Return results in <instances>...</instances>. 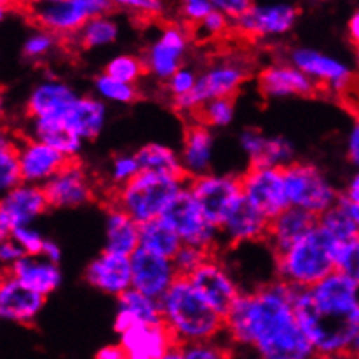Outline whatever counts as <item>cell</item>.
<instances>
[{
    "instance_id": "cell-47",
    "label": "cell",
    "mask_w": 359,
    "mask_h": 359,
    "mask_svg": "<svg viewBox=\"0 0 359 359\" xmlns=\"http://www.w3.org/2000/svg\"><path fill=\"white\" fill-rule=\"evenodd\" d=\"M197 77H199V74L190 67L180 68L177 74L166 82V91L171 96V102L189 96L196 89Z\"/></svg>"
},
{
    "instance_id": "cell-30",
    "label": "cell",
    "mask_w": 359,
    "mask_h": 359,
    "mask_svg": "<svg viewBox=\"0 0 359 359\" xmlns=\"http://www.w3.org/2000/svg\"><path fill=\"white\" fill-rule=\"evenodd\" d=\"M107 122V105L98 96L82 95L68 112L63 124L82 142L98 138Z\"/></svg>"
},
{
    "instance_id": "cell-27",
    "label": "cell",
    "mask_w": 359,
    "mask_h": 359,
    "mask_svg": "<svg viewBox=\"0 0 359 359\" xmlns=\"http://www.w3.org/2000/svg\"><path fill=\"white\" fill-rule=\"evenodd\" d=\"M319 218L299 208L290 206L276 218H272L269 225L267 244L272 248L274 255H281L295 246L302 238L309 234L318 225Z\"/></svg>"
},
{
    "instance_id": "cell-21",
    "label": "cell",
    "mask_w": 359,
    "mask_h": 359,
    "mask_svg": "<svg viewBox=\"0 0 359 359\" xmlns=\"http://www.w3.org/2000/svg\"><path fill=\"white\" fill-rule=\"evenodd\" d=\"M271 218L265 217L250 201L241 197L224 224L220 225L222 244L241 246V244L260 243L267 239Z\"/></svg>"
},
{
    "instance_id": "cell-31",
    "label": "cell",
    "mask_w": 359,
    "mask_h": 359,
    "mask_svg": "<svg viewBox=\"0 0 359 359\" xmlns=\"http://www.w3.org/2000/svg\"><path fill=\"white\" fill-rule=\"evenodd\" d=\"M140 229L138 222L116 204H110L105 215V251L131 257L140 248Z\"/></svg>"
},
{
    "instance_id": "cell-8",
    "label": "cell",
    "mask_w": 359,
    "mask_h": 359,
    "mask_svg": "<svg viewBox=\"0 0 359 359\" xmlns=\"http://www.w3.org/2000/svg\"><path fill=\"white\" fill-rule=\"evenodd\" d=\"M285 182L290 206L307 211L316 218L332 210L342 196L325 171L314 163L295 161L290 164L285 168Z\"/></svg>"
},
{
    "instance_id": "cell-37",
    "label": "cell",
    "mask_w": 359,
    "mask_h": 359,
    "mask_svg": "<svg viewBox=\"0 0 359 359\" xmlns=\"http://www.w3.org/2000/svg\"><path fill=\"white\" fill-rule=\"evenodd\" d=\"M21 183H23V178H21L18 140L6 133L2 135V142H0V189L6 194L20 187Z\"/></svg>"
},
{
    "instance_id": "cell-62",
    "label": "cell",
    "mask_w": 359,
    "mask_h": 359,
    "mask_svg": "<svg viewBox=\"0 0 359 359\" xmlns=\"http://www.w3.org/2000/svg\"><path fill=\"white\" fill-rule=\"evenodd\" d=\"M358 224H359V208H358Z\"/></svg>"
},
{
    "instance_id": "cell-6",
    "label": "cell",
    "mask_w": 359,
    "mask_h": 359,
    "mask_svg": "<svg viewBox=\"0 0 359 359\" xmlns=\"http://www.w3.org/2000/svg\"><path fill=\"white\" fill-rule=\"evenodd\" d=\"M250 75L251 63L246 60V56L238 55V53L220 56L201 72L196 89L189 96L171 102L173 109L180 114L196 116L201 107L206 105L208 102L222 98L234 100Z\"/></svg>"
},
{
    "instance_id": "cell-60",
    "label": "cell",
    "mask_w": 359,
    "mask_h": 359,
    "mask_svg": "<svg viewBox=\"0 0 359 359\" xmlns=\"http://www.w3.org/2000/svg\"><path fill=\"white\" fill-rule=\"evenodd\" d=\"M314 359H358L353 353L346 354H316Z\"/></svg>"
},
{
    "instance_id": "cell-24",
    "label": "cell",
    "mask_w": 359,
    "mask_h": 359,
    "mask_svg": "<svg viewBox=\"0 0 359 359\" xmlns=\"http://www.w3.org/2000/svg\"><path fill=\"white\" fill-rule=\"evenodd\" d=\"M46 297L27 288L11 274H4L0 283V316L4 321L16 325H34L44 309Z\"/></svg>"
},
{
    "instance_id": "cell-16",
    "label": "cell",
    "mask_w": 359,
    "mask_h": 359,
    "mask_svg": "<svg viewBox=\"0 0 359 359\" xmlns=\"http://www.w3.org/2000/svg\"><path fill=\"white\" fill-rule=\"evenodd\" d=\"M49 201L44 187L21 183L16 189L4 194L0 203V236L11 238L16 227H27L48 211Z\"/></svg>"
},
{
    "instance_id": "cell-29",
    "label": "cell",
    "mask_w": 359,
    "mask_h": 359,
    "mask_svg": "<svg viewBox=\"0 0 359 359\" xmlns=\"http://www.w3.org/2000/svg\"><path fill=\"white\" fill-rule=\"evenodd\" d=\"M161 323H163V312H161L159 300L150 299L133 288L117 299L114 326L119 335L133 326L161 325Z\"/></svg>"
},
{
    "instance_id": "cell-28",
    "label": "cell",
    "mask_w": 359,
    "mask_h": 359,
    "mask_svg": "<svg viewBox=\"0 0 359 359\" xmlns=\"http://www.w3.org/2000/svg\"><path fill=\"white\" fill-rule=\"evenodd\" d=\"M6 272L42 297L56 292L63 279L58 264H53L44 257H28V255L16 262L13 267L6 269Z\"/></svg>"
},
{
    "instance_id": "cell-59",
    "label": "cell",
    "mask_w": 359,
    "mask_h": 359,
    "mask_svg": "<svg viewBox=\"0 0 359 359\" xmlns=\"http://www.w3.org/2000/svg\"><path fill=\"white\" fill-rule=\"evenodd\" d=\"M347 35H349V41L353 42L354 48L359 49V9L347 21Z\"/></svg>"
},
{
    "instance_id": "cell-10",
    "label": "cell",
    "mask_w": 359,
    "mask_h": 359,
    "mask_svg": "<svg viewBox=\"0 0 359 359\" xmlns=\"http://www.w3.org/2000/svg\"><path fill=\"white\" fill-rule=\"evenodd\" d=\"M290 63L304 72L319 93L337 95L347 102L358 86V75L351 70L346 61L311 48H297L290 53Z\"/></svg>"
},
{
    "instance_id": "cell-55",
    "label": "cell",
    "mask_w": 359,
    "mask_h": 359,
    "mask_svg": "<svg viewBox=\"0 0 359 359\" xmlns=\"http://www.w3.org/2000/svg\"><path fill=\"white\" fill-rule=\"evenodd\" d=\"M346 152L349 163L359 170V116L354 117L353 126L349 129V135H347Z\"/></svg>"
},
{
    "instance_id": "cell-23",
    "label": "cell",
    "mask_w": 359,
    "mask_h": 359,
    "mask_svg": "<svg viewBox=\"0 0 359 359\" xmlns=\"http://www.w3.org/2000/svg\"><path fill=\"white\" fill-rule=\"evenodd\" d=\"M84 279L98 292L119 299L133 286L131 260L129 257L103 251L95 260L89 262L84 271Z\"/></svg>"
},
{
    "instance_id": "cell-1",
    "label": "cell",
    "mask_w": 359,
    "mask_h": 359,
    "mask_svg": "<svg viewBox=\"0 0 359 359\" xmlns=\"http://www.w3.org/2000/svg\"><path fill=\"white\" fill-rule=\"evenodd\" d=\"M297 290L271 279L239 297L225 316V337L260 359H314L316 351L295 314Z\"/></svg>"
},
{
    "instance_id": "cell-41",
    "label": "cell",
    "mask_w": 359,
    "mask_h": 359,
    "mask_svg": "<svg viewBox=\"0 0 359 359\" xmlns=\"http://www.w3.org/2000/svg\"><path fill=\"white\" fill-rule=\"evenodd\" d=\"M105 74L126 84L136 86V82L147 74V70L142 56L119 55L105 65Z\"/></svg>"
},
{
    "instance_id": "cell-9",
    "label": "cell",
    "mask_w": 359,
    "mask_h": 359,
    "mask_svg": "<svg viewBox=\"0 0 359 359\" xmlns=\"http://www.w3.org/2000/svg\"><path fill=\"white\" fill-rule=\"evenodd\" d=\"M161 218L177 232L183 244L197 246L213 255L222 244L220 229L208 220L189 185L175 197Z\"/></svg>"
},
{
    "instance_id": "cell-52",
    "label": "cell",
    "mask_w": 359,
    "mask_h": 359,
    "mask_svg": "<svg viewBox=\"0 0 359 359\" xmlns=\"http://www.w3.org/2000/svg\"><path fill=\"white\" fill-rule=\"evenodd\" d=\"M116 6H119L122 11L136 14L142 20H157L166 11V6L159 0H121Z\"/></svg>"
},
{
    "instance_id": "cell-53",
    "label": "cell",
    "mask_w": 359,
    "mask_h": 359,
    "mask_svg": "<svg viewBox=\"0 0 359 359\" xmlns=\"http://www.w3.org/2000/svg\"><path fill=\"white\" fill-rule=\"evenodd\" d=\"M213 4H215V9L224 13L232 23L241 20V18L250 11V7L253 6V4L248 2V0H215Z\"/></svg>"
},
{
    "instance_id": "cell-58",
    "label": "cell",
    "mask_w": 359,
    "mask_h": 359,
    "mask_svg": "<svg viewBox=\"0 0 359 359\" xmlns=\"http://www.w3.org/2000/svg\"><path fill=\"white\" fill-rule=\"evenodd\" d=\"M95 359H128V356H126L124 349L117 344V346H107L100 349Z\"/></svg>"
},
{
    "instance_id": "cell-7",
    "label": "cell",
    "mask_w": 359,
    "mask_h": 359,
    "mask_svg": "<svg viewBox=\"0 0 359 359\" xmlns=\"http://www.w3.org/2000/svg\"><path fill=\"white\" fill-rule=\"evenodd\" d=\"M114 4L109 0H44L28 7V16L42 30L72 39L93 18L110 14Z\"/></svg>"
},
{
    "instance_id": "cell-17",
    "label": "cell",
    "mask_w": 359,
    "mask_h": 359,
    "mask_svg": "<svg viewBox=\"0 0 359 359\" xmlns=\"http://www.w3.org/2000/svg\"><path fill=\"white\" fill-rule=\"evenodd\" d=\"M49 206L56 210H74L95 199V183L81 161H68L67 166L44 185Z\"/></svg>"
},
{
    "instance_id": "cell-4",
    "label": "cell",
    "mask_w": 359,
    "mask_h": 359,
    "mask_svg": "<svg viewBox=\"0 0 359 359\" xmlns=\"http://www.w3.org/2000/svg\"><path fill=\"white\" fill-rule=\"evenodd\" d=\"M342 244L321 225H316L295 246L276 255V279L295 290H309L337 271V258Z\"/></svg>"
},
{
    "instance_id": "cell-39",
    "label": "cell",
    "mask_w": 359,
    "mask_h": 359,
    "mask_svg": "<svg viewBox=\"0 0 359 359\" xmlns=\"http://www.w3.org/2000/svg\"><path fill=\"white\" fill-rule=\"evenodd\" d=\"M197 122L204 124L206 128H227L232 124L236 117V103L232 98H222L208 102L194 116Z\"/></svg>"
},
{
    "instance_id": "cell-42",
    "label": "cell",
    "mask_w": 359,
    "mask_h": 359,
    "mask_svg": "<svg viewBox=\"0 0 359 359\" xmlns=\"http://www.w3.org/2000/svg\"><path fill=\"white\" fill-rule=\"evenodd\" d=\"M142 173V166L138 163L136 154H119L109 164V183L112 187V194L133 182Z\"/></svg>"
},
{
    "instance_id": "cell-18",
    "label": "cell",
    "mask_w": 359,
    "mask_h": 359,
    "mask_svg": "<svg viewBox=\"0 0 359 359\" xmlns=\"http://www.w3.org/2000/svg\"><path fill=\"white\" fill-rule=\"evenodd\" d=\"M129 260H131V288L154 300L163 299L180 278L173 260L150 253L143 248H138L129 257Z\"/></svg>"
},
{
    "instance_id": "cell-63",
    "label": "cell",
    "mask_w": 359,
    "mask_h": 359,
    "mask_svg": "<svg viewBox=\"0 0 359 359\" xmlns=\"http://www.w3.org/2000/svg\"><path fill=\"white\" fill-rule=\"evenodd\" d=\"M356 53H358V60H359V49H356Z\"/></svg>"
},
{
    "instance_id": "cell-20",
    "label": "cell",
    "mask_w": 359,
    "mask_h": 359,
    "mask_svg": "<svg viewBox=\"0 0 359 359\" xmlns=\"http://www.w3.org/2000/svg\"><path fill=\"white\" fill-rule=\"evenodd\" d=\"M79 95L70 84L60 79H44L32 89L27 100V116L30 121L61 122L77 102Z\"/></svg>"
},
{
    "instance_id": "cell-57",
    "label": "cell",
    "mask_w": 359,
    "mask_h": 359,
    "mask_svg": "<svg viewBox=\"0 0 359 359\" xmlns=\"http://www.w3.org/2000/svg\"><path fill=\"white\" fill-rule=\"evenodd\" d=\"M342 196L346 197L349 203H353L354 206L359 208V171L347 182V187L346 190H344Z\"/></svg>"
},
{
    "instance_id": "cell-46",
    "label": "cell",
    "mask_w": 359,
    "mask_h": 359,
    "mask_svg": "<svg viewBox=\"0 0 359 359\" xmlns=\"http://www.w3.org/2000/svg\"><path fill=\"white\" fill-rule=\"evenodd\" d=\"M269 136L258 129H244L239 135V147L250 159V166H257L267 147Z\"/></svg>"
},
{
    "instance_id": "cell-61",
    "label": "cell",
    "mask_w": 359,
    "mask_h": 359,
    "mask_svg": "<svg viewBox=\"0 0 359 359\" xmlns=\"http://www.w3.org/2000/svg\"><path fill=\"white\" fill-rule=\"evenodd\" d=\"M163 359H183L182 349H180V347H175V349L170 351V353H168Z\"/></svg>"
},
{
    "instance_id": "cell-34",
    "label": "cell",
    "mask_w": 359,
    "mask_h": 359,
    "mask_svg": "<svg viewBox=\"0 0 359 359\" xmlns=\"http://www.w3.org/2000/svg\"><path fill=\"white\" fill-rule=\"evenodd\" d=\"M182 246L183 243L180 236L163 218L143 224L140 229V248L150 251V253L173 260Z\"/></svg>"
},
{
    "instance_id": "cell-33",
    "label": "cell",
    "mask_w": 359,
    "mask_h": 359,
    "mask_svg": "<svg viewBox=\"0 0 359 359\" xmlns=\"http://www.w3.org/2000/svg\"><path fill=\"white\" fill-rule=\"evenodd\" d=\"M318 224L340 244L353 243V241L359 239L358 208L344 196H340L339 203L332 210L319 217Z\"/></svg>"
},
{
    "instance_id": "cell-45",
    "label": "cell",
    "mask_w": 359,
    "mask_h": 359,
    "mask_svg": "<svg viewBox=\"0 0 359 359\" xmlns=\"http://www.w3.org/2000/svg\"><path fill=\"white\" fill-rule=\"evenodd\" d=\"M213 253L206 250H201L197 246H189V244H183L182 250L178 251L177 257L173 258V264L177 267L180 278H189L190 274L197 271L208 258Z\"/></svg>"
},
{
    "instance_id": "cell-26",
    "label": "cell",
    "mask_w": 359,
    "mask_h": 359,
    "mask_svg": "<svg viewBox=\"0 0 359 359\" xmlns=\"http://www.w3.org/2000/svg\"><path fill=\"white\" fill-rule=\"evenodd\" d=\"M215 152V136L210 128L201 122H194L185 129L182 149H180V161H182L183 173L187 180H194L211 173Z\"/></svg>"
},
{
    "instance_id": "cell-13",
    "label": "cell",
    "mask_w": 359,
    "mask_h": 359,
    "mask_svg": "<svg viewBox=\"0 0 359 359\" xmlns=\"http://www.w3.org/2000/svg\"><path fill=\"white\" fill-rule=\"evenodd\" d=\"M299 20L292 4H253L246 14L232 23V30L251 41H269L290 34Z\"/></svg>"
},
{
    "instance_id": "cell-14",
    "label": "cell",
    "mask_w": 359,
    "mask_h": 359,
    "mask_svg": "<svg viewBox=\"0 0 359 359\" xmlns=\"http://www.w3.org/2000/svg\"><path fill=\"white\" fill-rule=\"evenodd\" d=\"M190 192L204 211L208 220L220 229L234 204L243 197L241 177L208 173L189 182Z\"/></svg>"
},
{
    "instance_id": "cell-50",
    "label": "cell",
    "mask_w": 359,
    "mask_h": 359,
    "mask_svg": "<svg viewBox=\"0 0 359 359\" xmlns=\"http://www.w3.org/2000/svg\"><path fill=\"white\" fill-rule=\"evenodd\" d=\"M213 9L215 4L211 0H185L178 7L180 21H183L187 27L196 28Z\"/></svg>"
},
{
    "instance_id": "cell-44",
    "label": "cell",
    "mask_w": 359,
    "mask_h": 359,
    "mask_svg": "<svg viewBox=\"0 0 359 359\" xmlns=\"http://www.w3.org/2000/svg\"><path fill=\"white\" fill-rule=\"evenodd\" d=\"M183 359H232V347L217 340L182 346Z\"/></svg>"
},
{
    "instance_id": "cell-3",
    "label": "cell",
    "mask_w": 359,
    "mask_h": 359,
    "mask_svg": "<svg viewBox=\"0 0 359 359\" xmlns=\"http://www.w3.org/2000/svg\"><path fill=\"white\" fill-rule=\"evenodd\" d=\"M159 304L163 325L170 330L178 347L225 335V316L215 311L196 292L189 278H178Z\"/></svg>"
},
{
    "instance_id": "cell-25",
    "label": "cell",
    "mask_w": 359,
    "mask_h": 359,
    "mask_svg": "<svg viewBox=\"0 0 359 359\" xmlns=\"http://www.w3.org/2000/svg\"><path fill=\"white\" fill-rule=\"evenodd\" d=\"M119 346L128 359H163L177 346L170 330L161 325L133 326L121 333Z\"/></svg>"
},
{
    "instance_id": "cell-48",
    "label": "cell",
    "mask_w": 359,
    "mask_h": 359,
    "mask_svg": "<svg viewBox=\"0 0 359 359\" xmlns=\"http://www.w3.org/2000/svg\"><path fill=\"white\" fill-rule=\"evenodd\" d=\"M337 271L359 286V239L340 246Z\"/></svg>"
},
{
    "instance_id": "cell-56",
    "label": "cell",
    "mask_w": 359,
    "mask_h": 359,
    "mask_svg": "<svg viewBox=\"0 0 359 359\" xmlns=\"http://www.w3.org/2000/svg\"><path fill=\"white\" fill-rule=\"evenodd\" d=\"M61 255H63V253H61L60 244L56 243V241H53V239H46L44 250H42L41 257H44L46 260L53 262V264H60Z\"/></svg>"
},
{
    "instance_id": "cell-32",
    "label": "cell",
    "mask_w": 359,
    "mask_h": 359,
    "mask_svg": "<svg viewBox=\"0 0 359 359\" xmlns=\"http://www.w3.org/2000/svg\"><path fill=\"white\" fill-rule=\"evenodd\" d=\"M28 138H34L37 142L46 143L51 149L58 150L61 156L67 157L68 161L77 159L79 154L82 152V147H84V142L61 122L30 121V136Z\"/></svg>"
},
{
    "instance_id": "cell-54",
    "label": "cell",
    "mask_w": 359,
    "mask_h": 359,
    "mask_svg": "<svg viewBox=\"0 0 359 359\" xmlns=\"http://www.w3.org/2000/svg\"><path fill=\"white\" fill-rule=\"evenodd\" d=\"M27 257V253L23 251V248L16 243L13 238L2 239L0 243V262L6 265V269L13 267L16 262H20L21 258Z\"/></svg>"
},
{
    "instance_id": "cell-12",
    "label": "cell",
    "mask_w": 359,
    "mask_h": 359,
    "mask_svg": "<svg viewBox=\"0 0 359 359\" xmlns=\"http://www.w3.org/2000/svg\"><path fill=\"white\" fill-rule=\"evenodd\" d=\"M243 197L267 218H276L290 208L285 170L269 166H250L241 177Z\"/></svg>"
},
{
    "instance_id": "cell-35",
    "label": "cell",
    "mask_w": 359,
    "mask_h": 359,
    "mask_svg": "<svg viewBox=\"0 0 359 359\" xmlns=\"http://www.w3.org/2000/svg\"><path fill=\"white\" fill-rule=\"evenodd\" d=\"M135 154L138 157L142 171L187 178L183 173L182 161H180V152L171 147L163 145V143H147Z\"/></svg>"
},
{
    "instance_id": "cell-19",
    "label": "cell",
    "mask_w": 359,
    "mask_h": 359,
    "mask_svg": "<svg viewBox=\"0 0 359 359\" xmlns=\"http://www.w3.org/2000/svg\"><path fill=\"white\" fill-rule=\"evenodd\" d=\"M258 91L269 100L305 98L318 95L319 89L304 72L290 61H272L258 74Z\"/></svg>"
},
{
    "instance_id": "cell-22",
    "label": "cell",
    "mask_w": 359,
    "mask_h": 359,
    "mask_svg": "<svg viewBox=\"0 0 359 359\" xmlns=\"http://www.w3.org/2000/svg\"><path fill=\"white\" fill-rule=\"evenodd\" d=\"M18 154H20L21 178L23 183L30 185L44 187L68 164L67 157L61 156L58 150L34 138L18 140Z\"/></svg>"
},
{
    "instance_id": "cell-43",
    "label": "cell",
    "mask_w": 359,
    "mask_h": 359,
    "mask_svg": "<svg viewBox=\"0 0 359 359\" xmlns=\"http://www.w3.org/2000/svg\"><path fill=\"white\" fill-rule=\"evenodd\" d=\"M58 35L51 34L48 30H42V28H37V30L28 35L21 51H23V56L28 61H41L48 58L58 48Z\"/></svg>"
},
{
    "instance_id": "cell-49",
    "label": "cell",
    "mask_w": 359,
    "mask_h": 359,
    "mask_svg": "<svg viewBox=\"0 0 359 359\" xmlns=\"http://www.w3.org/2000/svg\"><path fill=\"white\" fill-rule=\"evenodd\" d=\"M11 238L16 241L21 248H23L25 253L28 257H41L42 250H44L46 238L41 234L39 229H35L34 225H27V227H16L11 232Z\"/></svg>"
},
{
    "instance_id": "cell-15",
    "label": "cell",
    "mask_w": 359,
    "mask_h": 359,
    "mask_svg": "<svg viewBox=\"0 0 359 359\" xmlns=\"http://www.w3.org/2000/svg\"><path fill=\"white\" fill-rule=\"evenodd\" d=\"M189 281L196 292L222 316H227L243 295L238 279L215 255H211L194 274L189 276Z\"/></svg>"
},
{
    "instance_id": "cell-2",
    "label": "cell",
    "mask_w": 359,
    "mask_h": 359,
    "mask_svg": "<svg viewBox=\"0 0 359 359\" xmlns=\"http://www.w3.org/2000/svg\"><path fill=\"white\" fill-rule=\"evenodd\" d=\"M295 314L316 354L353 353L359 337V286L335 271L309 290H297Z\"/></svg>"
},
{
    "instance_id": "cell-36",
    "label": "cell",
    "mask_w": 359,
    "mask_h": 359,
    "mask_svg": "<svg viewBox=\"0 0 359 359\" xmlns=\"http://www.w3.org/2000/svg\"><path fill=\"white\" fill-rule=\"evenodd\" d=\"M119 37V23L110 14L93 18L84 25L81 32L72 41L81 49H98L114 44Z\"/></svg>"
},
{
    "instance_id": "cell-40",
    "label": "cell",
    "mask_w": 359,
    "mask_h": 359,
    "mask_svg": "<svg viewBox=\"0 0 359 359\" xmlns=\"http://www.w3.org/2000/svg\"><path fill=\"white\" fill-rule=\"evenodd\" d=\"M293 163H295V145L286 136L278 135L269 136L265 152L257 166L281 168V170H285V168H288Z\"/></svg>"
},
{
    "instance_id": "cell-51",
    "label": "cell",
    "mask_w": 359,
    "mask_h": 359,
    "mask_svg": "<svg viewBox=\"0 0 359 359\" xmlns=\"http://www.w3.org/2000/svg\"><path fill=\"white\" fill-rule=\"evenodd\" d=\"M197 34H201L206 39H220L224 35L231 34L232 32V21L225 16L224 13H220L218 9H213L206 18L203 20V23L199 27H196Z\"/></svg>"
},
{
    "instance_id": "cell-38",
    "label": "cell",
    "mask_w": 359,
    "mask_h": 359,
    "mask_svg": "<svg viewBox=\"0 0 359 359\" xmlns=\"http://www.w3.org/2000/svg\"><path fill=\"white\" fill-rule=\"evenodd\" d=\"M95 96H98L102 102L128 105V103L138 100L140 91L136 86L117 81V79L110 77V75L103 72V74L96 75L95 79Z\"/></svg>"
},
{
    "instance_id": "cell-5",
    "label": "cell",
    "mask_w": 359,
    "mask_h": 359,
    "mask_svg": "<svg viewBox=\"0 0 359 359\" xmlns=\"http://www.w3.org/2000/svg\"><path fill=\"white\" fill-rule=\"evenodd\" d=\"M189 185V180L142 171L133 182L112 194V203L140 225L157 220L175 197Z\"/></svg>"
},
{
    "instance_id": "cell-11",
    "label": "cell",
    "mask_w": 359,
    "mask_h": 359,
    "mask_svg": "<svg viewBox=\"0 0 359 359\" xmlns=\"http://www.w3.org/2000/svg\"><path fill=\"white\" fill-rule=\"evenodd\" d=\"M192 28L183 21H168L163 25L157 37L147 46L142 60L145 63L147 75L166 84L183 67L189 53Z\"/></svg>"
}]
</instances>
